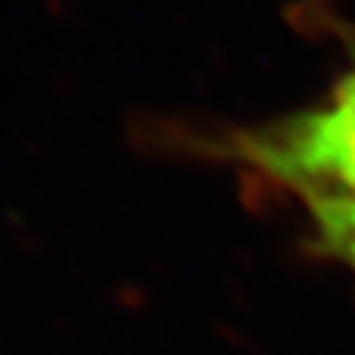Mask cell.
Masks as SVG:
<instances>
[{"mask_svg": "<svg viewBox=\"0 0 355 355\" xmlns=\"http://www.w3.org/2000/svg\"><path fill=\"white\" fill-rule=\"evenodd\" d=\"M235 154L302 193L355 199V76L327 104L235 140Z\"/></svg>", "mask_w": 355, "mask_h": 355, "instance_id": "obj_1", "label": "cell"}, {"mask_svg": "<svg viewBox=\"0 0 355 355\" xmlns=\"http://www.w3.org/2000/svg\"><path fill=\"white\" fill-rule=\"evenodd\" d=\"M324 252L355 269V199L336 193H302Z\"/></svg>", "mask_w": 355, "mask_h": 355, "instance_id": "obj_2", "label": "cell"}]
</instances>
